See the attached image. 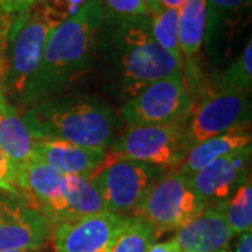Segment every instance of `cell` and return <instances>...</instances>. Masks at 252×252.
Masks as SVG:
<instances>
[{"mask_svg":"<svg viewBox=\"0 0 252 252\" xmlns=\"http://www.w3.org/2000/svg\"><path fill=\"white\" fill-rule=\"evenodd\" d=\"M205 209L188 177L178 171H165L149 189L133 216L146 220L158 238L164 233H175Z\"/></svg>","mask_w":252,"mask_h":252,"instance_id":"cell-5","label":"cell"},{"mask_svg":"<svg viewBox=\"0 0 252 252\" xmlns=\"http://www.w3.org/2000/svg\"><path fill=\"white\" fill-rule=\"evenodd\" d=\"M107 150L89 149L63 140H35L32 158L62 175L91 177L105 160Z\"/></svg>","mask_w":252,"mask_h":252,"instance_id":"cell-15","label":"cell"},{"mask_svg":"<svg viewBox=\"0 0 252 252\" xmlns=\"http://www.w3.org/2000/svg\"><path fill=\"white\" fill-rule=\"evenodd\" d=\"M219 252H233L230 248H224V250H221V251H219Z\"/></svg>","mask_w":252,"mask_h":252,"instance_id":"cell-34","label":"cell"},{"mask_svg":"<svg viewBox=\"0 0 252 252\" xmlns=\"http://www.w3.org/2000/svg\"><path fill=\"white\" fill-rule=\"evenodd\" d=\"M164 172V168L149 162L117 160L102 162L90 178L104 199L107 212L129 217Z\"/></svg>","mask_w":252,"mask_h":252,"instance_id":"cell-7","label":"cell"},{"mask_svg":"<svg viewBox=\"0 0 252 252\" xmlns=\"http://www.w3.org/2000/svg\"><path fill=\"white\" fill-rule=\"evenodd\" d=\"M250 99L245 93L219 91L192 109L184 122V144L188 153L193 146L250 125Z\"/></svg>","mask_w":252,"mask_h":252,"instance_id":"cell-9","label":"cell"},{"mask_svg":"<svg viewBox=\"0 0 252 252\" xmlns=\"http://www.w3.org/2000/svg\"><path fill=\"white\" fill-rule=\"evenodd\" d=\"M252 84V42L248 39L241 54L238 55L227 69H225L220 80L219 91H237V93H248Z\"/></svg>","mask_w":252,"mask_h":252,"instance_id":"cell-24","label":"cell"},{"mask_svg":"<svg viewBox=\"0 0 252 252\" xmlns=\"http://www.w3.org/2000/svg\"><path fill=\"white\" fill-rule=\"evenodd\" d=\"M34 144L35 139L23 118L7 101L4 90L0 91V149L18 168L32 158Z\"/></svg>","mask_w":252,"mask_h":252,"instance_id":"cell-17","label":"cell"},{"mask_svg":"<svg viewBox=\"0 0 252 252\" xmlns=\"http://www.w3.org/2000/svg\"><path fill=\"white\" fill-rule=\"evenodd\" d=\"M156 240L157 235L152 225L140 217L130 216L109 252H149Z\"/></svg>","mask_w":252,"mask_h":252,"instance_id":"cell-23","label":"cell"},{"mask_svg":"<svg viewBox=\"0 0 252 252\" xmlns=\"http://www.w3.org/2000/svg\"><path fill=\"white\" fill-rule=\"evenodd\" d=\"M161 1L162 7L167 9H180L181 6L184 4L185 0H160Z\"/></svg>","mask_w":252,"mask_h":252,"instance_id":"cell-32","label":"cell"},{"mask_svg":"<svg viewBox=\"0 0 252 252\" xmlns=\"http://www.w3.org/2000/svg\"><path fill=\"white\" fill-rule=\"evenodd\" d=\"M104 23L105 13L101 4L89 0L55 28L18 105L32 107L54 98L79 80L90 69Z\"/></svg>","mask_w":252,"mask_h":252,"instance_id":"cell-1","label":"cell"},{"mask_svg":"<svg viewBox=\"0 0 252 252\" xmlns=\"http://www.w3.org/2000/svg\"><path fill=\"white\" fill-rule=\"evenodd\" d=\"M193 109L184 76H172L146 86L121 109L129 126L185 122Z\"/></svg>","mask_w":252,"mask_h":252,"instance_id":"cell-8","label":"cell"},{"mask_svg":"<svg viewBox=\"0 0 252 252\" xmlns=\"http://www.w3.org/2000/svg\"><path fill=\"white\" fill-rule=\"evenodd\" d=\"M187 156L184 122L129 126L111 146L104 162L136 160L157 167H178Z\"/></svg>","mask_w":252,"mask_h":252,"instance_id":"cell-6","label":"cell"},{"mask_svg":"<svg viewBox=\"0 0 252 252\" xmlns=\"http://www.w3.org/2000/svg\"><path fill=\"white\" fill-rule=\"evenodd\" d=\"M180 10L162 7L150 16V32L158 45L168 51L172 56L182 59L178 36Z\"/></svg>","mask_w":252,"mask_h":252,"instance_id":"cell-22","label":"cell"},{"mask_svg":"<svg viewBox=\"0 0 252 252\" xmlns=\"http://www.w3.org/2000/svg\"><path fill=\"white\" fill-rule=\"evenodd\" d=\"M149 252H182L181 251L180 245L177 244V241L171 238V240H167V241H162V243H154Z\"/></svg>","mask_w":252,"mask_h":252,"instance_id":"cell-28","label":"cell"},{"mask_svg":"<svg viewBox=\"0 0 252 252\" xmlns=\"http://www.w3.org/2000/svg\"><path fill=\"white\" fill-rule=\"evenodd\" d=\"M234 234H243L252 228V184L248 177L235 192L219 205Z\"/></svg>","mask_w":252,"mask_h":252,"instance_id":"cell-21","label":"cell"},{"mask_svg":"<svg viewBox=\"0 0 252 252\" xmlns=\"http://www.w3.org/2000/svg\"><path fill=\"white\" fill-rule=\"evenodd\" d=\"M67 17L62 0H44L13 20L7 34L3 90L17 104L41 63L48 38Z\"/></svg>","mask_w":252,"mask_h":252,"instance_id":"cell-3","label":"cell"},{"mask_svg":"<svg viewBox=\"0 0 252 252\" xmlns=\"http://www.w3.org/2000/svg\"><path fill=\"white\" fill-rule=\"evenodd\" d=\"M1 252H44V248H42V250H10V251Z\"/></svg>","mask_w":252,"mask_h":252,"instance_id":"cell-33","label":"cell"},{"mask_svg":"<svg viewBox=\"0 0 252 252\" xmlns=\"http://www.w3.org/2000/svg\"><path fill=\"white\" fill-rule=\"evenodd\" d=\"M63 175L38 160H28L18 167L21 198L34 206L54 227L70 220L69 207L62 192Z\"/></svg>","mask_w":252,"mask_h":252,"instance_id":"cell-12","label":"cell"},{"mask_svg":"<svg viewBox=\"0 0 252 252\" xmlns=\"http://www.w3.org/2000/svg\"><path fill=\"white\" fill-rule=\"evenodd\" d=\"M0 91H3V83H1V77H0Z\"/></svg>","mask_w":252,"mask_h":252,"instance_id":"cell-35","label":"cell"},{"mask_svg":"<svg viewBox=\"0 0 252 252\" xmlns=\"http://www.w3.org/2000/svg\"><path fill=\"white\" fill-rule=\"evenodd\" d=\"M129 217L102 212L66 220L52 230L55 251L109 252L127 224Z\"/></svg>","mask_w":252,"mask_h":252,"instance_id":"cell-10","label":"cell"},{"mask_svg":"<svg viewBox=\"0 0 252 252\" xmlns=\"http://www.w3.org/2000/svg\"><path fill=\"white\" fill-rule=\"evenodd\" d=\"M51 237L52 225L26 199L0 195V252L42 250Z\"/></svg>","mask_w":252,"mask_h":252,"instance_id":"cell-11","label":"cell"},{"mask_svg":"<svg viewBox=\"0 0 252 252\" xmlns=\"http://www.w3.org/2000/svg\"><path fill=\"white\" fill-rule=\"evenodd\" d=\"M235 252H252V233L247 231L240 234V238L237 241Z\"/></svg>","mask_w":252,"mask_h":252,"instance_id":"cell-29","label":"cell"},{"mask_svg":"<svg viewBox=\"0 0 252 252\" xmlns=\"http://www.w3.org/2000/svg\"><path fill=\"white\" fill-rule=\"evenodd\" d=\"M178 10L181 54L190 61L199 54L203 44L206 26V0H185Z\"/></svg>","mask_w":252,"mask_h":252,"instance_id":"cell-20","label":"cell"},{"mask_svg":"<svg viewBox=\"0 0 252 252\" xmlns=\"http://www.w3.org/2000/svg\"><path fill=\"white\" fill-rule=\"evenodd\" d=\"M89 0H62V3L66 7V11H67V16L70 17L73 14H76L83 4H86Z\"/></svg>","mask_w":252,"mask_h":252,"instance_id":"cell-30","label":"cell"},{"mask_svg":"<svg viewBox=\"0 0 252 252\" xmlns=\"http://www.w3.org/2000/svg\"><path fill=\"white\" fill-rule=\"evenodd\" d=\"M0 190L9 195L21 196L18 187V168L0 149Z\"/></svg>","mask_w":252,"mask_h":252,"instance_id":"cell-26","label":"cell"},{"mask_svg":"<svg viewBox=\"0 0 252 252\" xmlns=\"http://www.w3.org/2000/svg\"><path fill=\"white\" fill-rule=\"evenodd\" d=\"M142 1L146 4V7H147L149 13H150V16L162 9L161 1H160V0H142Z\"/></svg>","mask_w":252,"mask_h":252,"instance_id":"cell-31","label":"cell"},{"mask_svg":"<svg viewBox=\"0 0 252 252\" xmlns=\"http://www.w3.org/2000/svg\"><path fill=\"white\" fill-rule=\"evenodd\" d=\"M105 13V21L119 23L150 16L142 0H97Z\"/></svg>","mask_w":252,"mask_h":252,"instance_id":"cell-25","label":"cell"},{"mask_svg":"<svg viewBox=\"0 0 252 252\" xmlns=\"http://www.w3.org/2000/svg\"><path fill=\"white\" fill-rule=\"evenodd\" d=\"M114 24L115 52L127 94L133 97L154 81L182 74V59L172 56L152 36L150 16Z\"/></svg>","mask_w":252,"mask_h":252,"instance_id":"cell-4","label":"cell"},{"mask_svg":"<svg viewBox=\"0 0 252 252\" xmlns=\"http://www.w3.org/2000/svg\"><path fill=\"white\" fill-rule=\"evenodd\" d=\"M251 177V149L220 157L189 177L190 185L206 207L224 203Z\"/></svg>","mask_w":252,"mask_h":252,"instance_id":"cell-13","label":"cell"},{"mask_svg":"<svg viewBox=\"0 0 252 252\" xmlns=\"http://www.w3.org/2000/svg\"><path fill=\"white\" fill-rule=\"evenodd\" d=\"M21 118L35 140H63L89 149L107 150L117 129L108 105L83 95L45 99Z\"/></svg>","mask_w":252,"mask_h":252,"instance_id":"cell-2","label":"cell"},{"mask_svg":"<svg viewBox=\"0 0 252 252\" xmlns=\"http://www.w3.org/2000/svg\"><path fill=\"white\" fill-rule=\"evenodd\" d=\"M44 0H0V16L9 17L30 9Z\"/></svg>","mask_w":252,"mask_h":252,"instance_id":"cell-27","label":"cell"},{"mask_svg":"<svg viewBox=\"0 0 252 252\" xmlns=\"http://www.w3.org/2000/svg\"><path fill=\"white\" fill-rule=\"evenodd\" d=\"M247 126L237 127L234 130L215 136L212 139H207L205 142L193 146L188 150L185 158L178 165L180 168L177 171L189 178L195 172L202 170L205 165L220 157L251 149L252 136L250 129H247Z\"/></svg>","mask_w":252,"mask_h":252,"instance_id":"cell-16","label":"cell"},{"mask_svg":"<svg viewBox=\"0 0 252 252\" xmlns=\"http://www.w3.org/2000/svg\"><path fill=\"white\" fill-rule=\"evenodd\" d=\"M233 237L223 210L212 206L177 230L174 240L182 252H219L228 248Z\"/></svg>","mask_w":252,"mask_h":252,"instance_id":"cell-14","label":"cell"},{"mask_svg":"<svg viewBox=\"0 0 252 252\" xmlns=\"http://www.w3.org/2000/svg\"><path fill=\"white\" fill-rule=\"evenodd\" d=\"M62 192L72 219L107 212L104 199L90 177L63 175Z\"/></svg>","mask_w":252,"mask_h":252,"instance_id":"cell-19","label":"cell"},{"mask_svg":"<svg viewBox=\"0 0 252 252\" xmlns=\"http://www.w3.org/2000/svg\"><path fill=\"white\" fill-rule=\"evenodd\" d=\"M251 9V0H206V26L203 42L212 51L217 41L227 34Z\"/></svg>","mask_w":252,"mask_h":252,"instance_id":"cell-18","label":"cell"}]
</instances>
